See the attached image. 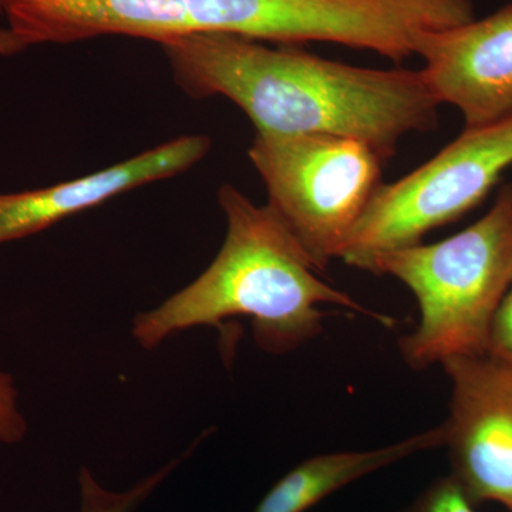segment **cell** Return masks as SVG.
<instances>
[{
	"label": "cell",
	"mask_w": 512,
	"mask_h": 512,
	"mask_svg": "<svg viewBox=\"0 0 512 512\" xmlns=\"http://www.w3.org/2000/svg\"><path fill=\"white\" fill-rule=\"evenodd\" d=\"M200 441V440H198ZM188 448L181 457L174 458L173 461L157 470L156 473L138 481L136 485L128 488L126 491H110L101 487L94 478L92 471L82 468L79 474L80 487V512H134L140 507L141 503L150 497L151 493L163 483L165 478L183 464L185 458L190 457L195 446Z\"/></svg>",
	"instance_id": "8fae6325"
},
{
	"label": "cell",
	"mask_w": 512,
	"mask_h": 512,
	"mask_svg": "<svg viewBox=\"0 0 512 512\" xmlns=\"http://www.w3.org/2000/svg\"><path fill=\"white\" fill-rule=\"evenodd\" d=\"M512 165V117L466 128L416 171L382 184L339 258L353 266L377 252L412 247L487 198Z\"/></svg>",
	"instance_id": "8992f818"
},
{
	"label": "cell",
	"mask_w": 512,
	"mask_h": 512,
	"mask_svg": "<svg viewBox=\"0 0 512 512\" xmlns=\"http://www.w3.org/2000/svg\"><path fill=\"white\" fill-rule=\"evenodd\" d=\"M353 266L393 276L416 296L419 326L400 340L413 369L487 352L491 319L512 285V184L481 220L453 237L377 252Z\"/></svg>",
	"instance_id": "3957f363"
},
{
	"label": "cell",
	"mask_w": 512,
	"mask_h": 512,
	"mask_svg": "<svg viewBox=\"0 0 512 512\" xmlns=\"http://www.w3.org/2000/svg\"><path fill=\"white\" fill-rule=\"evenodd\" d=\"M187 36L227 33L258 42L372 50L402 63L416 37L474 19L471 0H183Z\"/></svg>",
	"instance_id": "277c9868"
},
{
	"label": "cell",
	"mask_w": 512,
	"mask_h": 512,
	"mask_svg": "<svg viewBox=\"0 0 512 512\" xmlns=\"http://www.w3.org/2000/svg\"><path fill=\"white\" fill-rule=\"evenodd\" d=\"M414 55L437 101L457 107L466 128L512 117V3L481 20L420 33Z\"/></svg>",
	"instance_id": "ba28073f"
},
{
	"label": "cell",
	"mask_w": 512,
	"mask_h": 512,
	"mask_svg": "<svg viewBox=\"0 0 512 512\" xmlns=\"http://www.w3.org/2000/svg\"><path fill=\"white\" fill-rule=\"evenodd\" d=\"M25 47L10 33L9 29H0V56H12L23 52Z\"/></svg>",
	"instance_id": "9a60e30c"
},
{
	"label": "cell",
	"mask_w": 512,
	"mask_h": 512,
	"mask_svg": "<svg viewBox=\"0 0 512 512\" xmlns=\"http://www.w3.org/2000/svg\"><path fill=\"white\" fill-rule=\"evenodd\" d=\"M28 434V421L19 406L15 380L0 370V446H15Z\"/></svg>",
	"instance_id": "4fadbf2b"
},
{
	"label": "cell",
	"mask_w": 512,
	"mask_h": 512,
	"mask_svg": "<svg viewBox=\"0 0 512 512\" xmlns=\"http://www.w3.org/2000/svg\"><path fill=\"white\" fill-rule=\"evenodd\" d=\"M248 156L264 180L268 205L320 272L339 258L383 184L382 157L357 138L258 133Z\"/></svg>",
	"instance_id": "5b68a950"
},
{
	"label": "cell",
	"mask_w": 512,
	"mask_h": 512,
	"mask_svg": "<svg viewBox=\"0 0 512 512\" xmlns=\"http://www.w3.org/2000/svg\"><path fill=\"white\" fill-rule=\"evenodd\" d=\"M444 446L443 424L389 446L308 458L265 494L255 512H306L360 478L421 451Z\"/></svg>",
	"instance_id": "30bf717a"
},
{
	"label": "cell",
	"mask_w": 512,
	"mask_h": 512,
	"mask_svg": "<svg viewBox=\"0 0 512 512\" xmlns=\"http://www.w3.org/2000/svg\"><path fill=\"white\" fill-rule=\"evenodd\" d=\"M487 353L512 362V285L491 319Z\"/></svg>",
	"instance_id": "5bb4252c"
},
{
	"label": "cell",
	"mask_w": 512,
	"mask_h": 512,
	"mask_svg": "<svg viewBox=\"0 0 512 512\" xmlns=\"http://www.w3.org/2000/svg\"><path fill=\"white\" fill-rule=\"evenodd\" d=\"M210 148L208 137H178L99 173L40 190L0 194V245L45 231L123 192L183 173Z\"/></svg>",
	"instance_id": "9c48e42d"
},
{
	"label": "cell",
	"mask_w": 512,
	"mask_h": 512,
	"mask_svg": "<svg viewBox=\"0 0 512 512\" xmlns=\"http://www.w3.org/2000/svg\"><path fill=\"white\" fill-rule=\"evenodd\" d=\"M218 202L227 218L220 252L190 285L156 308L138 313L131 335L141 348L156 349L171 336L198 326L245 318L251 320L258 348L285 355L322 332L325 305L393 326L389 316L323 282L271 205L259 207L229 184L218 192Z\"/></svg>",
	"instance_id": "7a4b0ae2"
},
{
	"label": "cell",
	"mask_w": 512,
	"mask_h": 512,
	"mask_svg": "<svg viewBox=\"0 0 512 512\" xmlns=\"http://www.w3.org/2000/svg\"><path fill=\"white\" fill-rule=\"evenodd\" d=\"M451 382L444 446L451 474L474 504L512 511V362L490 353L444 360Z\"/></svg>",
	"instance_id": "52a82bcc"
},
{
	"label": "cell",
	"mask_w": 512,
	"mask_h": 512,
	"mask_svg": "<svg viewBox=\"0 0 512 512\" xmlns=\"http://www.w3.org/2000/svg\"><path fill=\"white\" fill-rule=\"evenodd\" d=\"M400 512H477L473 501L453 477L434 481L409 507Z\"/></svg>",
	"instance_id": "7c38bea8"
},
{
	"label": "cell",
	"mask_w": 512,
	"mask_h": 512,
	"mask_svg": "<svg viewBox=\"0 0 512 512\" xmlns=\"http://www.w3.org/2000/svg\"><path fill=\"white\" fill-rule=\"evenodd\" d=\"M161 47L185 93L227 97L258 133L357 138L387 161L404 136L437 124L440 103L421 70L350 66L227 33H195Z\"/></svg>",
	"instance_id": "6da1fadb"
}]
</instances>
